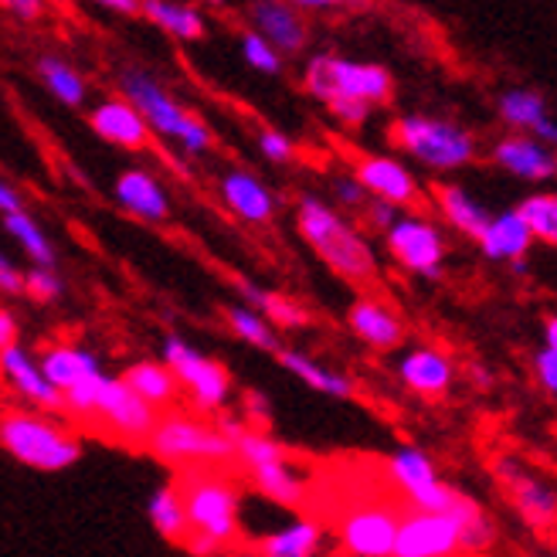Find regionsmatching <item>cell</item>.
Returning a JSON list of instances; mask_svg holds the SVG:
<instances>
[{
	"label": "cell",
	"instance_id": "cell-1",
	"mask_svg": "<svg viewBox=\"0 0 557 557\" xmlns=\"http://www.w3.org/2000/svg\"><path fill=\"white\" fill-rule=\"evenodd\" d=\"M296 221H299L302 238L313 245V252L337 275L350 278V283H364V278L377 272V256L371 242L360 235L337 208H330L326 201L306 194L299 201Z\"/></svg>",
	"mask_w": 557,
	"mask_h": 557
},
{
	"label": "cell",
	"instance_id": "cell-2",
	"mask_svg": "<svg viewBox=\"0 0 557 557\" xmlns=\"http://www.w3.org/2000/svg\"><path fill=\"white\" fill-rule=\"evenodd\" d=\"M120 89H123V99L136 109L139 120L147 123L150 133H157L163 139H174V144L190 157L211 150V144H214L211 126L194 116L190 109H184L150 72L123 69L120 72Z\"/></svg>",
	"mask_w": 557,
	"mask_h": 557
},
{
	"label": "cell",
	"instance_id": "cell-3",
	"mask_svg": "<svg viewBox=\"0 0 557 557\" xmlns=\"http://www.w3.org/2000/svg\"><path fill=\"white\" fill-rule=\"evenodd\" d=\"M62 401L72 414L86 418V422H102L123 442H147L160 418L157 408H150L129 392L123 377H113L106 371L65 392Z\"/></svg>",
	"mask_w": 557,
	"mask_h": 557
},
{
	"label": "cell",
	"instance_id": "cell-4",
	"mask_svg": "<svg viewBox=\"0 0 557 557\" xmlns=\"http://www.w3.org/2000/svg\"><path fill=\"white\" fill-rule=\"evenodd\" d=\"M0 445L21 466L62 472L82 459V442L59 422L35 411H0Z\"/></svg>",
	"mask_w": 557,
	"mask_h": 557
},
{
	"label": "cell",
	"instance_id": "cell-5",
	"mask_svg": "<svg viewBox=\"0 0 557 557\" xmlns=\"http://www.w3.org/2000/svg\"><path fill=\"white\" fill-rule=\"evenodd\" d=\"M302 86L323 102L381 106L392 99V72L374 62L341 59V54H313L302 72Z\"/></svg>",
	"mask_w": 557,
	"mask_h": 557
},
{
	"label": "cell",
	"instance_id": "cell-6",
	"mask_svg": "<svg viewBox=\"0 0 557 557\" xmlns=\"http://www.w3.org/2000/svg\"><path fill=\"white\" fill-rule=\"evenodd\" d=\"M147 445H150V453L166 466L211 469V466L235 459V445L221 438L214 425L201 422V418L181 414V411L160 414Z\"/></svg>",
	"mask_w": 557,
	"mask_h": 557
},
{
	"label": "cell",
	"instance_id": "cell-7",
	"mask_svg": "<svg viewBox=\"0 0 557 557\" xmlns=\"http://www.w3.org/2000/svg\"><path fill=\"white\" fill-rule=\"evenodd\" d=\"M177 490L184 499L187 527L194 534H205L218 541L221 547H228L238 537L242 493L235 483H228L225 476H218L211 469H201V472H194V476H187Z\"/></svg>",
	"mask_w": 557,
	"mask_h": 557
},
{
	"label": "cell",
	"instance_id": "cell-8",
	"mask_svg": "<svg viewBox=\"0 0 557 557\" xmlns=\"http://www.w3.org/2000/svg\"><path fill=\"white\" fill-rule=\"evenodd\" d=\"M395 139L418 163H425L429 171H438V174H453L476 157V139L462 126L438 120V116H422V113L401 116L395 123Z\"/></svg>",
	"mask_w": 557,
	"mask_h": 557
},
{
	"label": "cell",
	"instance_id": "cell-9",
	"mask_svg": "<svg viewBox=\"0 0 557 557\" xmlns=\"http://www.w3.org/2000/svg\"><path fill=\"white\" fill-rule=\"evenodd\" d=\"M163 368L174 374L177 384L187 387L190 401L201 411H221L232 398V377L225 364H218L194 344H187L177 333L163 341Z\"/></svg>",
	"mask_w": 557,
	"mask_h": 557
},
{
	"label": "cell",
	"instance_id": "cell-10",
	"mask_svg": "<svg viewBox=\"0 0 557 557\" xmlns=\"http://www.w3.org/2000/svg\"><path fill=\"white\" fill-rule=\"evenodd\" d=\"M387 476L401 486V493L411 499V507L422 513H449L462 493L445 483L438 476L432 456L414 449V445H405V449H398L392 459H387Z\"/></svg>",
	"mask_w": 557,
	"mask_h": 557
},
{
	"label": "cell",
	"instance_id": "cell-11",
	"mask_svg": "<svg viewBox=\"0 0 557 557\" xmlns=\"http://www.w3.org/2000/svg\"><path fill=\"white\" fill-rule=\"evenodd\" d=\"M384 235H387V252L395 256L401 269L429 278V283H438L442 259H445V238L432 218L398 214V221Z\"/></svg>",
	"mask_w": 557,
	"mask_h": 557
},
{
	"label": "cell",
	"instance_id": "cell-12",
	"mask_svg": "<svg viewBox=\"0 0 557 557\" xmlns=\"http://www.w3.org/2000/svg\"><path fill=\"white\" fill-rule=\"evenodd\" d=\"M493 472L499 486H504L513 499V507L520 510V517L527 520V527H534L537 534H550V527L557 520V493L550 483H544L541 476H534L527 469L523 459L517 456H499L493 462Z\"/></svg>",
	"mask_w": 557,
	"mask_h": 557
},
{
	"label": "cell",
	"instance_id": "cell-13",
	"mask_svg": "<svg viewBox=\"0 0 557 557\" xmlns=\"http://www.w3.org/2000/svg\"><path fill=\"white\" fill-rule=\"evenodd\" d=\"M459 550V527L453 517L411 510L398 520L392 557H456Z\"/></svg>",
	"mask_w": 557,
	"mask_h": 557
},
{
	"label": "cell",
	"instance_id": "cell-14",
	"mask_svg": "<svg viewBox=\"0 0 557 557\" xmlns=\"http://www.w3.org/2000/svg\"><path fill=\"white\" fill-rule=\"evenodd\" d=\"M398 520L392 507H357L341 520V544L350 557H392Z\"/></svg>",
	"mask_w": 557,
	"mask_h": 557
},
{
	"label": "cell",
	"instance_id": "cell-15",
	"mask_svg": "<svg viewBox=\"0 0 557 557\" xmlns=\"http://www.w3.org/2000/svg\"><path fill=\"white\" fill-rule=\"evenodd\" d=\"M357 184L368 190V198L387 201L395 208L414 205L418 201V181L408 166L395 157H360L354 166Z\"/></svg>",
	"mask_w": 557,
	"mask_h": 557
},
{
	"label": "cell",
	"instance_id": "cell-16",
	"mask_svg": "<svg viewBox=\"0 0 557 557\" xmlns=\"http://www.w3.org/2000/svg\"><path fill=\"white\" fill-rule=\"evenodd\" d=\"M113 198L123 211H129L139 221H150V225H160V221L171 218V198H166L163 184L144 166H129V171L116 177Z\"/></svg>",
	"mask_w": 557,
	"mask_h": 557
},
{
	"label": "cell",
	"instance_id": "cell-17",
	"mask_svg": "<svg viewBox=\"0 0 557 557\" xmlns=\"http://www.w3.org/2000/svg\"><path fill=\"white\" fill-rule=\"evenodd\" d=\"M218 190H221V201H225V208L235 218H242L245 225H259L262 228L275 218V208H278L275 194L248 171H228L225 177H221Z\"/></svg>",
	"mask_w": 557,
	"mask_h": 557
},
{
	"label": "cell",
	"instance_id": "cell-18",
	"mask_svg": "<svg viewBox=\"0 0 557 557\" xmlns=\"http://www.w3.org/2000/svg\"><path fill=\"white\" fill-rule=\"evenodd\" d=\"M398 374H401L408 392L422 395V398H438L453 387L456 364H453L449 354H442L435 347H414L401 357Z\"/></svg>",
	"mask_w": 557,
	"mask_h": 557
},
{
	"label": "cell",
	"instance_id": "cell-19",
	"mask_svg": "<svg viewBox=\"0 0 557 557\" xmlns=\"http://www.w3.org/2000/svg\"><path fill=\"white\" fill-rule=\"evenodd\" d=\"M0 374H4L17 387V392L32 405H38L41 411H62L65 408L62 395L45 381L38 360L27 354L21 344H11V347L0 350Z\"/></svg>",
	"mask_w": 557,
	"mask_h": 557
},
{
	"label": "cell",
	"instance_id": "cell-20",
	"mask_svg": "<svg viewBox=\"0 0 557 557\" xmlns=\"http://www.w3.org/2000/svg\"><path fill=\"white\" fill-rule=\"evenodd\" d=\"M493 163L504 166L507 174L520 181H550L557 177V160L547 147H541L534 136L513 133L507 139H499L493 147Z\"/></svg>",
	"mask_w": 557,
	"mask_h": 557
},
{
	"label": "cell",
	"instance_id": "cell-21",
	"mask_svg": "<svg viewBox=\"0 0 557 557\" xmlns=\"http://www.w3.org/2000/svg\"><path fill=\"white\" fill-rule=\"evenodd\" d=\"M89 126L106 139V144L123 147V150H144L150 144L147 123L139 120V113L126 99H102L89 113Z\"/></svg>",
	"mask_w": 557,
	"mask_h": 557
},
{
	"label": "cell",
	"instance_id": "cell-22",
	"mask_svg": "<svg viewBox=\"0 0 557 557\" xmlns=\"http://www.w3.org/2000/svg\"><path fill=\"white\" fill-rule=\"evenodd\" d=\"M256 35L265 38L278 54H299L306 48V21L293 4H278V0H262L252 8Z\"/></svg>",
	"mask_w": 557,
	"mask_h": 557
},
{
	"label": "cell",
	"instance_id": "cell-23",
	"mask_svg": "<svg viewBox=\"0 0 557 557\" xmlns=\"http://www.w3.org/2000/svg\"><path fill=\"white\" fill-rule=\"evenodd\" d=\"M38 368H41L45 381L59 395L72 392V387H78L82 381L102 374L99 357L89 347H75V344H59V347L45 350V357L38 360Z\"/></svg>",
	"mask_w": 557,
	"mask_h": 557
},
{
	"label": "cell",
	"instance_id": "cell-24",
	"mask_svg": "<svg viewBox=\"0 0 557 557\" xmlns=\"http://www.w3.org/2000/svg\"><path fill=\"white\" fill-rule=\"evenodd\" d=\"M347 323L374 350H392L405 341V323L377 299H357L347 313Z\"/></svg>",
	"mask_w": 557,
	"mask_h": 557
},
{
	"label": "cell",
	"instance_id": "cell-25",
	"mask_svg": "<svg viewBox=\"0 0 557 557\" xmlns=\"http://www.w3.org/2000/svg\"><path fill=\"white\" fill-rule=\"evenodd\" d=\"M476 242L490 262H520V259H527V252H531V245H534L531 232H527L517 211H504V214L490 218L486 232Z\"/></svg>",
	"mask_w": 557,
	"mask_h": 557
},
{
	"label": "cell",
	"instance_id": "cell-26",
	"mask_svg": "<svg viewBox=\"0 0 557 557\" xmlns=\"http://www.w3.org/2000/svg\"><path fill=\"white\" fill-rule=\"evenodd\" d=\"M323 523L313 517H296L283 531H272L259 544V557H317L323 550Z\"/></svg>",
	"mask_w": 557,
	"mask_h": 557
},
{
	"label": "cell",
	"instance_id": "cell-27",
	"mask_svg": "<svg viewBox=\"0 0 557 557\" xmlns=\"http://www.w3.org/2000/svg\"><path fill=\"white\" fill-rule=\"evenodd\" d=\"M435 201H438V211L442 218L449 221V225L469 238H480L490 225V211L472 198V194L459 184H442L435 190Z\"/></svg>",
	"mask_w": 557,
	"mask_h": 557
},
{
	"label": "cell",
	"instance_id": "cell-28",
	"mask_svg": "<svg viewBox=\"0 0 557 557\" xmlns=\"http://www.w3.org/2000/svg\"><path fill=\"white\" fill-rule=\"evenodd\" d=\"M238 289L248 299V310H256L272 330L275 326H283V330H302L306 323H310V313H306L296 299H289L283 293L259 289L256 283H245V278H238Z\"/></svg>",
	"mask_w": 557,
	"mask_h": 557
},
{
	"label": "cell",
	"instance_id": "cell-29",
	"mask_svg": "<svg viewBox=\"0 0 557 557\" xmlns=\"http://www.w3.org/2000/svg\"><path fill=\"white\" fill-rule=\"evenodd\" d=\"M160 32H166L177 41H201L208 35V21L198 8L190 4H174V0H147V4H139Z\"/></svg>",
	"mask_w": 557,
	"mask_h": 557
},
{
	"label": "cell",
	"instance_id": "cell-30",
	"mask_svg": "<svg viewBox=\"0 0 557 557\" xmlns=\"http://www.w3.org/2000/svg\"><path fill=\"white\" fill-rule=\"evenodd\" d=\"M278 364H283L289 374H296L306 387H313L320 395H330V398H350L354 395V381L341 371H330L323 364H317L313 357H306L299 350H278Z\"/></svg>",
	"mask_w": 557,
	"mask_h": 557
},
{
	"label": "cell",
	"instance_id": "cell-31",
	"mask_svg": "<svg viewBox=\"0 0 557 557\" xmlns=\"http://www.w3.org/2000/svg\"><path fill=\"white\" fill-rule=\"evenodd\" d=\"M248 476H252V486L278 507H302L306 504V480L299 476V469L289 459L272 462V466H259V469L248 472Z\"/></svg>",
	"mask_w": 557,
	"mask_h": 557
},
{
	"label": "cell",
	"instance_id": "cell-32",
	"mask_svg": "<svg viewBox=\"0 0 557 557\" xmlns=\"http://www.w3.org/2000/svg\"><path fill=\"white\" fill-rule=\"evenodd\" d=\"M123 384L129 387V392L139 398V401H147L150 408H160V405H171L177 398V381L174 374L166 371L160 360H136V364L126 368L123 374Z\"/></svg>",
	"mask_w": 557,
	"mask_h": 557
},
{
	"label": "cell",
	"instance_id": "cell-33",
	"mask_svg": "<svg viewBox=\"0 0 557 557\" xmlns=\"http://www.w3.org/2000/svg\"><path fill=\"white\" fill-rule=\"evenodd\" d=\"M147 517L153 523V531L166 541L174 544H184L190 527H187V513H184V499H181V490L174 483L166 486H157L150 493V504H147Z\"/></svg>",
	"mask_w": 557,
	"mask_h": 557
},
{
	"label": "cell",
	"instance_id": "cell-34",
	"mask_svg": "<svg viewBox=\"0 0 557 557\" xmlns=\"http://www.w3.org/2000/svg\"><path fill=\"white\" fill-rule=\"evenodd\" d=\"M38 78L45 82V89L65 106H82L89 96L86 78L75 72V65L59 59V54H41V59H38Z\"/></svg>",
	"mask_w": 557,
	"mask_h": 557
},
{
	"label": "cell",
	"instance_id": "cell-35",
	"mask_svg": "<svg viewBox=\"0 0 557 557\" xmlns=\"http://www.w3.org/2000/svg\"><path fill=\"white\" fill-rule=\"evenodd\" d=\"M4 232L24 248V256H32L35 265H45V269H54L59 256H54V245L51 238L41 232L38 221L27 214V211H14V214H4Z\"/></svg>",
	"mask_w": 557,
	"mask_h": 557
},
{
	"label": "cell",
	"instance_id": "cell-36",
	"mask_svg": "<svg viewBox=\"0 0 557 557\" xmlns=\"http://www.w3.org/2000/svg\"><path fill=\"white\" fill-rule=\"evenodd\" d=\"M544 116H547V99L537 89H510L499 96V120L523 136H531V129Z\"/></svg>",
	"mask_w": 557,
	"mask_h": 557
},
{
	"label": "cell",
	"instance_id": "cell-37",
	"mask_svg": "<svg viewBox=\"0 0 557 557\" xmlns=\"http://www.w3.org/2000/svg\"><path fill=\"white\" fill-rule=\"evenodd\" d=\"M517 214L534 242H547V245L557 242V198L554 194H531V198L520 201Z\"/></svg>",
	"mask_w": 557,
	"mask_h": 557
},
{
	"label": "cell",
	"instance_id": "cell-38",
	"mask_svg": "<svg viewBox=\"0 0 557 557\" xmlns=\"http://www.w3.org/2000/svg\"><path fill=\"white\" fill-rule=\"evenodd\" d=\"M235 459H242L248 469L272 466V462H286V445L278 442L275 435H269L265 429H248L235 442Z\"/></svg>",
	"mask_w": 557,
	"mask_h": 557
},
{
	"label": "cell",
	"instance_id": "cell-39",
	"mask_svg": "<svg viewBox=\"0 0 557 557\" xmlns=\"http://www.w3.org/2000/svg\"><path fill=\"white\" fill-rule=\"evenodd\" d=\"M225 317H228V326L238 333L245 344H252L259 350H269V354L283 350V344H278V337H275V330L256 310H248V306H228Z\"/></svg>",
	"mask_w": 557,
	"mask_h": 557
},
{
	"label": "cell",
	"instance_id": "cell-40",
	"mask_svg": "<svg viewBox=\"0 0 557 557\" xmlns=\"http://www.w3.org/2000/svg\"><path fill=\"white\" fill-rule=\"evenodd\" d=\"M242 59L248 69H256L262 75H278L283 72V54H278L265 38H259L256 32L242 35Z\"/></svg>",
	"mask_w": 557,
	"mask_h": 557
},
{
	"label": "cell",
	"instance_id": "cell-41",
	"mask_svg": "<svg viewBox=\"0 0 557 557\" xmlns=\"http://www.w3.org/2000/svg\"><path fill=\"white\" fill-rule=\"evenodd\" d=\"M24 293L38 299V302H54L62 293H65V283L62 275L54 269H45V265H32L24 272Z\"/></svg>",
	"mask_w": 557,
	"mask_h": 557
},
{
	"label": "cell",
	"instance_id": "cell-42",
	"mask_svg": "<svg viewBox=\"0 0 557 557\" xmlns=\"http://www.w3.org/2000/svg\"><path fill=\"white\" fill-rule=\"evenodd\" d=\"M259 150L272 163H289L296 157V144H293V139L283 129H262L259 133Z\"/></svg>",
	"mask_w": 557,
	"mask_h": 557
},
{
	"label": "cell",
	"instance_id": "cell-43",
	"mask_svg": "<svg viewBox=\"0 0 557 557\" xmlns=\"http://www.w3.org/2000/svg\"><path fill=\"white\" fill-rule=\"evenodd\" d=\"M333 201L344 208H364L368 190L357 184L354 174H341V177H333Z\"/></svg>",
	"mask_w": 557,
	"mask_h": 557
},
{
	"label": "cell",
	"instance_id": "cell-44",
	"mask_svg": "<svg viewBox=\"0 0 557 557\" xmlns=\"http://www.w3.org/2000/svg\"><path fill=\"white\" fill-rule=\"evenodd\" d=\"M534 374H537V381H541V387H544L547 395H557V350H550V347L537 350Z\"/></svg>",
	"mask_w": 557,
	"mask_h": 557
},
{
	"label": "cell",
	"instance_id": "cell-45",
	"mask_svg": "<svg viewBox=\"0 0 557 557\" xmlns=\"http://www.w3.org/2000/svg\"><path fill=\"white\" fill-rule=\"evenodd\" d=\"M364 214H368V225L374 232H387L398 221V208L387 205V201H377V198H368L364 201Z\"/></svg>",
	"mask_w": 557,
	"mask_h": 557
},
{
	"label": "cell",
	"instance_id": "cell-46",
	"mask_svg": "<svg viewBox=\"0 0 557 557\" xmlns=\"http://www.w3.org/2000/svg\"><path fill=\"white\" fill-rule=\"evenodd\" d=\"M242 408H245V425L248 422H256L259 429L269 422V418H272V401L262 395V392H245V398H242Z\"/></svg>",
	"mask_w": 557,
	"mask_h": 557
},
{
	"label": "cell",
	"instance_id": "cell-47",
	"mask_svg": "<svg viewBox=\"0 0 557 557\" xmlns=\"http://www.w3.org/2000/svg\"><path fill=\"white\" fill-rule=\"evenodd\" d=\"M326 106L344 126H360L371 116V106H364V102H326Z\"/></svg>",
	"mask_w": 557,
	"mask_h": 557
},
{
	"label": "cell",
	"instance_id": "cell-48",
	"mask_svg": "<svg viewBox=\"0 0 557 557\" xmlns=\"http://www.w3.org/2000/svg\"><path fill=\"white\" fill-rule=\"evenodd\" d=\"M184 547L194 554V557H218L221 550H225V547H221L218 541H211V537H205V534H187V541H184Z\"/></svg>",
	"mask_w": 557,
	"mask_h": 557
},
{
	"label": "cell",
	"instance_id": "cell-49",
	"mask_svg": "<svg viewBox=\"0 0 557 557\" xmlns=\"http://www.w3.org/2000/svg\"><path fill=\"white\" fill-rule=\"evenodd\" d=\"M14 211H24V198L8 181H0V214H14Z\"/></svg>",
	"mask_w": 557,
	"mask_h": 557
},
{
	"label": "cell",
	"instance_id": "cell-50",
	"mask_svg": "<svg viewBox=\"0 0 557 557\" xmlns=\"http://www.w3.org/2000/svg\"><path fill=\"white\" fill-rule=\"evenodd\" d=\"M17 344V317L11 310H0V350Z\"/></svg>",
	"mask_w": 557,
	"mask_h": 557
},
{
	"label": "cell",
	"instance_id": "cell-51",
	"mask_svg": "<svg viewBox=\"0 0 557 557\" xmlns=\"http://www.w3.org/2000/svg\"><path fill=\"white\" fill-rule=\"evenodd\" d=\"M531 136L537 139L541 147H547V150H550V147L557 144V126H554V120H550V116H544V120L531 129Z\"/></svg>",
	"mask_w": 557,
	"mask_h": 557
},
{
	"label": "cell",
	"instance_id": "cell-52",
	"mask_svg": "<svg viewBox=\"0 0 557 557\" xmlns=\"http://www.w3.org/2000/svg\"><path fill=\"white\" fill-rule=\"evenodd\" d=\"M8 11L24 17V21H35L41 14V4H38V0H8Z\"/></svg>",
	"mask_w": 557,
	"mask_h": 557
},
{
	"label": "cell",
	"instance_id": "cell-53",
	"mask_svg": "<svg viewBox=\"0 0 557 557\" xmlns=\"http://www.w3.org/2000/svg\"><path fill=\"white\" fill-rule=\"evenodd\" d=\"M469 377H472V384L480 387V392H486V387H493V374H490L483 364H469Z\"/></svg>",
	"mask_w": 557,
	"mask_h": 557
},
{
	"label": "cell",
	"instance_id": "cell-54",
	"mask_svg": "<svg viewBox=\"0 0 557 557\" xmlns=\"http://www.w3.org/2000/svg\"><path fill=\"white\" fill-rule=\"evenodd\" d=\"M102 8L106 11H116V14H136L139 11L136 0H102Z\"/></svg>",
	"mask_w": 557,
	"mask_h": 557
},
{
	"label": "cell",
	"instance_id": "cell-55",
	"mask_svg": "<svg viewBox=\"0 0 557 557\" xmlns=\"http://www.w3.org/2000/svg\"><path fill=\"white\" fill-rule=\"evenodd\" d=\"M544 347L557 350V317H547L544 323Z\"/></svg>",
	"mask_w": 557,
	"mask_h": 557
},
{
	"label": "cell",
	"instance_id": "cell-56",
	"mask_svg": "<svg viewBox=\"0 0 557 557\" xmlns=\"http://www.w3.org/2000/svg\"><path fill=\"white\" fill-rule=\"evenodd\" d=\"M11 265H14V262H11V259H8L4 252H0V272H4V269H11Z\"/></svg>",
	"mask_w": 557,
	"mask_h": 557
}]
</instances>
